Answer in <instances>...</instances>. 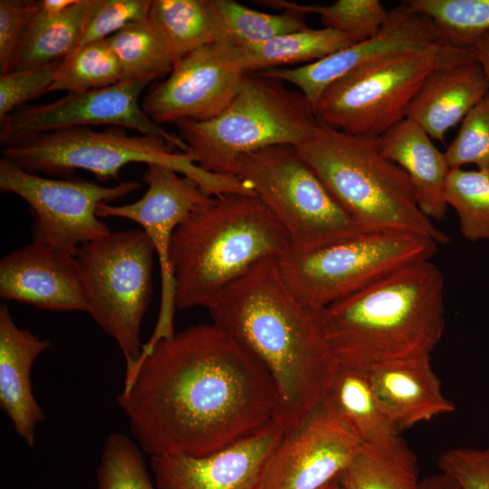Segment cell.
Returning a JSON list of instances; mask_svg holds the SVG:
<instances>
[{
	"mask_svg": "<svg viewBox=\"0 0 489 489\" xmlns=\"http://www.w3.org/2000/svg\"><path fill=\"white\" fill-rule=\"evenodd\" d=\"M37 1H0V75L14 70L15 56Z\"/></svg>",
	"mask_w": 489,
	"mask_h": 489,
	"instance_id": "40",
	"label": "cell"
},
{
	"mask_svg": "<svg viewBox=\"0 0 489 489\" xmlns=\"http://www.w3.org/2000/svg\"><path fill=\"white\" fill-rule=\"evenodd\" d=\"M474 52L489 82V33L479 39L474 47Z\"/></svg>",
	"mask_w": 489,
	"mask_h": 489,
	"instance_id": "42",
	"label": "cell"
},
{
	"mask_svg": "<svg viewBox=\"0 0 489 489\" xmlns=\"http://www.w3.org/2000/svg\"><path fill=\"white\" fill-rule=\"evenodd\" d=\"M408 3L433 24L445 43L474 50L489 33V0H408Z\"/></svg>",
	"mask_w": 489,
	"mask_h": 489,
	"instance_id": "32",
	"label": "cell"
},
{
	"mask_svg": "<svg viewBox=\"0 0 489 489\" xmlns=\"http://www.w3.org/2000/svg\"><path fill=\"white\" fill-rule=\"evenodd\" d=\"M417 489H459V487L450 475L440 472L420 479Z\"/></svg>",
	"mask_w": 489,
	"mask_h": 489,
	"instance_id": "41",
	"label": "cell"
},
{
	"mask_svg": "<svg viewBox=\"0 0 489 489\" xmlns=\"http://www.w3.org/2000/svg\"><path fill=\"white\" fill-rule=\"evenodd\" d=\"M214 43L245 47L309 28L305 15L286 9L269 14L233 0H206Z\"/></svg>",
	"mask_w": 489,
	"mask_h": 489,
	"instance_id": "26",
	"label": "cell"
},
{
	"mask_svg": "<svg viewBox=\"0 0 489 489\" xmlns=\"http://www.w3.org/2000/svg\"><path fill=\"white\" fill-rule=\"evenodd\" d=\"M0 297L41 310L89 312L76 257L34 243L1 258Z\"/></svg>",
	"mask_w": 489,
	"mask_h": 489,
	"instance_id": "19",
	"label": "cell"
},
{
	"mask_svg": "<svg viewBox=\"0 0 489 489\" xmlns=\"http://www.w3.org/2000/svg\"><path fill=\"white\" fill-rule=\"evenodd\" d=\"M59 62L14 69L0 75V120L49 92Z\"/></svg>",
	"mask_w": 489,
	"mask_h": 489,
	"instance_id": "37",
	"label": "cell"
},
{
	"mask_svg": "<svg viewBox=\"0 0 489 489\" xmlns=\"http://www.w3.org/2000/svg\"><path fill=\"white\" fill-rule=\"evenodd\" d=\"M384 158L407 174L417 203L430 220L445 217V186L450 168L429 135L414 121L404 119L377 138Z\"/></svg>",
	"mask_w": 489,
	"mask_h": 489,
	"instance_id": "23",
	"label": "cell"
},
{
	"mask_svg": "<svg viewBox=\"0 0 489 489\" xmlns=\"http://www.w3.org/2000/svg\"><path fill=\"white\" fill-rule=\"evenodd\" d=\"M351 44L348 37L335 30L307 28L262 43L235 47V53L244 73H252L295 62L308 64Z\"/></svg>",
	"mask_w": 489,
	"mask_h": 489,
	"instance_id": "28",
	"label": "cell"
},
{
	"mask_svg": "<svg viewBox=\"0 0 489 489\" xmlns=\"http://www.w3.org/2000/svg\"><path fill=\"white\" fill-rule=\"evenodd\" d=\"M255 2L275 10L291 9L304 14H317L324 27L341 33L352 44L375 36L388 15V11L379 0H337L329 5H303L286 0Z\"/></svg>",
	"mask_w": 489,
	"mask_h": 489,
	"instance_id": "31",
	"label": "cell"
},
{
	"mask_svg": "<svg viewBox=\"0 0 489 489\" xmlns=\"http://www.w3.org/2000/svg\"><path fill=\"white\" fill-rule=\"evenodd\" d=\"M175 149L160 137L129 135L120 127L103 130L75 127L44 132L4 147L2 157L32 173L66 177L82 169L101 181L118 179L120 170L131 163L158 164L194 179L213 197L253 194L251 187L238 177L208 172L188 153Z\"/></svg>",
	"mask_w": 489,
	"mask_h": 489,
	"instance_id": "7",
	"label": "cell"
},
{
	"mask_svg": "<svg viewBox=\"0 0 489 489\" xmlns=\"http://www.w3.org/2000/svg\"><path fill=\"white\" fill-rule=\"evenodd\" d=\"M295 148L361 228L415 234L448 244L449 235L420 210L407 174L382 156L377 138L318 122Z\"/></svg>",
	"mask_w": 489,
	"mask_h": 489,
	"instance_id": "5",
	"label": "cell"
},
{
	"mask_svg": "<svg viewBox=\"0 0 489 489\" xmlns=\"http://www.w3.org/2000/svg\"><path fill=\"white\" fill-rule=\"evenodd\" d=\"M290 249L285 230L255 194L213 197L172 236L176 308L208 310L256 264L278 259Z\"/></svg>",
	"mask_w": 489,
	"mask_h": 489,
	"instance_id": "4",
	"label": "cell"
},
{
	"mask_svg": "<svg viewBox=\"0 0 489 489\" xmlns=\"http://www.w3.org/2000/svg\"><path fill=\"white\" fill-rule=\"evenodd\" d=\"M321 406L363 445L380 444L400 436L383 410L364 370L339 364Z\"/></svg>",
	"mask_w": 489,
	"mask_h": 489,
	"instance_id": "24",
	"label": "cell"
},
{
	"mask_svg": "<svg viewBox=\"0 0 489 489\" xmlns=\"http://www.w3.org/2000/svg\"><path fill=\"white\" fill-rule=\"evenodd\" d=\"M117 400L150 457L224 449L275 421L278 407L266 369L213 321L141 354Z\"/></svg>",
	"mask_w": 489,
	"mask_h": 489,
	"instance_id": "1",
	"label": "cell"
},
{
	"mask_svg": "<svg viewBox=\"0 0 489 489\" xmlns=\"http://www.w3.org/2000/svg\"><path fill=\"white\" fill-rule=\"evenodd\" d=\"M96 2L77 0L54 18L39 17L34 13L22 37L14 70L59 62L72 53L80 45Z\"/></svg>",
	"mask_w": 489,
	"mask_h": 489,
	"instance_id": "25",
	"label": "cell"
},
{
	"mask_svg": "<svg viewBox=\"0 0 489 489\" xmlns=\"http://www.w3.org/2000/svg\"><path fill=\"white\" fill-rule=\"evenodd\" d=\"M437 245L415 234L360 229L312 250L290 249L277 266L298 299L322 310L405 265L431 260Z\"/></svg>",
	"mask_w": 489,
	"mask_h": 489,
	"instance_id": "8",
	"label": "cell"
},
{
	"mask_svg": "<svg viewBox=\"0 0 489 489\" xmlns=\"http://www.w3.org/2000/svg\"><path fill=\"white\" fill-rule=\"evenodd\" d=\"M430 357L395 360L366 370L383 410L398 433L455 411L442 391Z\"/></svg>",
	"mask_w": 489,
	"mask_h": 489,
	"instance_id": "20",
	"label": "cell"
},
{
	"mask_svg": "<svg viewBox=\"0 0 489 489\" xmlns=\"http://www.w3.org/2000/svg\"><path fill=\"white\" fill-rule=\"evenodd\" d=\"M155 255L154 246L141 228L110 231L80 246L75 255L88 313L116 340L126 371L141 356L139 332L152 297Z\"/></svg>",
	"mask_w": 489,
	"mask_h": 489,
	"instance_id": "10",
	"label": "cell"
},
{
	"mask_svg": "<svg viewBox=\"0 0 489 489\" xmlns=\"http://www.w3.org/2000/svg\"><path fill=\"white\" fill-rule=\"evenodd\" d=\"M151 0H97L79 46L103 41L128 24L148 18Z\"/></svg>",
	"mask_w": 489,
	"mask_h": 489,
	"instance_id": "38",
	"label": "cell"
},
{
	"mask_svg": "<svg viewBox=\"0 0 489 489\" xmlns=\"http://www.w3.org/2000/svg\"><path fill=\"white\" fill-rule=\"evenodd\" d=\"M438 467L459 489H489V446L448 449L440 455Z\"/></svg>",
	"mask_w": 489,
	"mask_h": 489,
	"instance_id": "39",
	"label": "cell"
},
{
	"mask_svg": "<svg viewBox=\"0 0 489 489\" xmlns=\"http://www.w3.org/2000/svg\"><path fill=\"white\" fill-rule=\"evenodd\" d=\"M148 17L166 40L176 62L214 43L206 0H151Z\"/></svg>",
	"mask_w": 489,
	"mask_h": 489,
	"instance_id": "30",
	"label": "cell"
},
{
	"mask_svg": "<svg viewBox=\"0 0 489 489\" xmlns=\"http://www.w3.org/2000/svg\"><path fill=\"white\" fill-rule=\"evenodd\" d=\"M363 444L321 405L283 433L259 489H322L350 465Z\"/></svg>",
	"mask_w": 489,
	"mask_h": 489,
	"instance_id": "17",
	"label": "cell"
},
{
	"mask_svg": "<svg viewBox=\"0 0 489 489\" xmlns=\"http://www.w3.org/2000/svg\"><path fill=\"white\" fill-rule=\"evenodd\" d=\"M135 180L115 186L71 177H42L0 158V189L27 203L32 243L76 255L82 244L111 230L97 215L101 204H110L140 187Z\"/></svg>",
	"mask_w": 489,
	"mask_h": 489,
	"instance_id": "12",
	"label": "cell"
},
{
	"mask_svg": "<svg viewBox=\"0 0 489 489\" xmlns=\"http://www.w3.org/2000/svg\"><path fill=\"white\" fill-rule=\"evenodd\" d=\"M244 74L235 47L211 43L177 61L169 76L150 88L141 107L159 125L206 120L226 108Z\"/></svg>",
	"mask_w": 489,
	"mask_h": 489,
	"instance_id": "15",
	"label": "cell"
},
{
	"mask_svg": "<svg viewBox=\"0 0 489 489\" xmlns=\"http://www.w3.org/2000/svg\"><path fill=\"white\" fill-rule=\"evenodd\" d=\"M322 489H343L339 482V479L336 478L333 481H331L330 484H328L326 486H324Z\"/></svg>",
	"mask_w": 489,
	"mask_h": 489,
	"instance_id": "43",
	"label": "cell"
},
{
	"mask_svg": "<svg viewBox=\"0 0 489 489\" xmlns=\"http://www.w3.org/2000/svg\"><path fill=\"white\" fill-rule=\"evenodd\" d=\"M283 433L273 421L251 436L208 455L152 456L155 484L158 489H259Z\"/></svg>",
	"mask_w": 489,
	"mask_h": 489,
	"instance_id": "18",
	"label": "cell"
},
{
	"mask_svg": "<svg viewBox=\"0 0 489 489\" xmlns=\"http://www.w3.org/2000/svg\"><path fill=\"white\" fill-rule=\"evenodd\" d=\"M340 364L360 370L430 357L445 326V283L431 260L405 265L321 310Z\"/></svg>",
	"mask_w": 489,
	"mask_h": 489,
	"instance_id": "3",
	"label": "cell"
},
{
	"mask_svg": "<svg viewBox=\"0 0 489 489\" xmlns=\"http://www.w3.org/2000/svg\"><path fill=\"white\" fill-rule=\"evenodd\" d=\"M489 91V82L476 58L435 70L411 101L406 115L431 139L444 141L446 131Z\"/></svg>",
	"mask_w": 489,
	"mask_h": 489,
	"instance_id": "22",
	"label": "cell"
},
{
	"mask_svg": "<svg viewBox=\"0 0 489 489\" xmlns=\"http://www.w3.org/2000/svg\"><path fill=\"white\" fill-rule=\"evenodd\" d=\"M317 124L312 104L300 91L259 72L244 75L236 94L217 116L175 123L195 162L224 176H236L237 160L244 155L273 146L295 147Z\"/></svg>",
	"mask_w": 489,
	"mask_h": 489,
	"instance_id": "6",
	"label": "cell"
},
{
	"mask_svg": "<svg viewBox=\"0 0 489 489\" xmlns=\"http://www.w3.org/2000/svg\"><path fill=\"white\" fill-rule=\"evenodd\" d=\"M208 311L270 374L278 396L275 421L283 432L301 426L321 405L340 364L321 310L298 299L277 259H267L231 283Z\"/></svg>",
	"mask_w": 489,
	"mask_h": 489,
	"instance_id": "2",
	"label": "cell"
},
{
	"mask_svg": "<svg viewBox=\"0 0 489 489\" xmlns=\"http://www.w3.org/2000/svg\"><path fill=\"white\" fill-rule=\"evenodd\" d=\"M445 47L448 46L430 20L403 1L388 10L387 21L372 38L300 67L274 68L259 73L294 85L314 110L328 86L360 66L400 53Z\"/></svg>",
	"mask_w": 489,
	"mask_h": 489,
	"instance_id": "16",
	"label": "cell"
},
{
	"mask_svg": "<svg viewBox=\"0 0 489 489\" xmlns=\"http://www.w3.org/2000/svg\"><path fill=\"white\" fill-rule=\"evenodd\" d=\"M120 82L118 60L106 39L79 46L61 60L49 92H84Z\"/></svg>",
	"mask_w": 489,
	"mask_h": 489,
	"instance_id": "33",
	"label": "cell"
},
{
	"mask_svg": "<svg viewBox=\"0 0 489 489\" xmlns=\"http://www.w3.org/2000/svg\"><path fill=\"white\" fill-rule=\"evenodd\" d=\"M41 339L14 322L5 303L0 306V407L17 435L33 447L35 427L43 420L31 387V371L35 360L51 349Z\"/></svg>",
	"mask_w": 489,
	"mask_h": 489,
	"instance_id": "21",
	"label": "cell"
},
{
	"mask_svg": "<svg viewBox=\"0 0 489 489\" xmlns=\"http://www.w3.org/2000/svg\"><path fill=\"white\" fill-rule=\"evenodd\" d=\"M445 199L459 220L461 235L468 241H489V174L481 170L450 169Z\"/></svg>",
	"mask_w": 489,
	"mask_h": 489,
	"instance_id": "34",
	"label": "cell"
},
{
	"mask_svg": "<svg viewBox=\"0 0 489 489\" xmlns=\"http://www.w3.org/2000/svg\"><path fill=\"white\" fill-rule=\"evenodd\" d=\"M150 82H120L101 89L68 93L50 103L27 104L0 120V144L4 148L61 129L107 125L160 137L186 152L187 145L178 134L156 123L142 109L139 99Z\"/></svg>",
	"mask_w": 489,
	"mask_h": 489,
	"instance_id": "14",
	"label": "cell"
},
{
	"mask_svg": "<svg viewBox=\"0 0 489 489\" xmlns=\"http://www.w3.org/2000/svg\"><path fill=\"white\" fill-rule=\"evenodd\" d=\"M444 153L450 169L472 164L489 174V91L463 119Z\"/></svg>",
	"mask_w": 489,
	"mask_h": 489,
	"instance_id": "36",
	"label": "cell"
},
{
	"mask_svg": "<svg viewBox=\"0 0 489 489\" xmlns=\"http://www.w3.org/2000/svg\"><path fill=\"white\" fill-rule=\"evenodd\" d=\"M142 180L148 188L139 199L120 206L101 204L97 215L137 223L154 246L159 265L161 296L155 329L142 346V352H146L160 340L175 333V282L170 264L172 236L189 215L213 196L194 179L158 164L147 165Z\"/></svg>",
	"mask_w": 489,
	"mask_h": 489,
	"instance_id": "13",
	"label": "cell"
},
{
	"mask_svg": "<svg viewBox=\"0 0 489 489\" xmlns=\"http://www.w3.org/2000/svg\"><path fill=\"white\" fill-rule=\"evenodd\" d=\"M236 176L279 221L293 251L312 250L363 229L294 146H273L242 156Z\"/></svg>",
	"mask_w": 489,
	"mask_h": 489,
	"instance_id": "11",
	"label": "cell"
},
{
	"mask_svg": "<svg viewBox=\"0 0 489 489\" xmlns=\"http://www.w3.org/2000/svg\"><path fill=\"white\" fill-rule=\"evenodd\" d=\"M338 479L343 489H417L420 482L417 456L400 436L363 445Z\"/></svg>",
	"mask_w": 489,
	"mask_h": 489,
	"instance_id": "27",
	"label": "cell"
},
{
	"mask_svg": "<svg viewBox=\"0 0 489 489\" xmlns=\"http://www.w3.org/2000/svg\"><path fill=\"white\" fill-rule=\"evenodd\" d=\"M107 42L118 60L121 82H153L170 73L176 63L166 40L149 17L128 24Z\"/></svg>",
	"mask_w": 489,
	"mask_h": 489,
	"instance_id": "29",
	"label": "cell"
},
{
	"mask_svg": "<svg viewBox=\"0 0 489 489\" xmlns=\"http://www.w3.org/2000/svg\"><path fill=\"white\" fill-rule=\"evenodd\" d=\"M473 59L474 50L445 47L360 66L327 87L314 108L316 119L331 129L379 138L406 119L411 101L435 70Z\"/></svg>",
	"mask_w": 489,
	"mask_h": 489,
	"instance_id": "9",
	"label": "cell"
},
{
	"mask_svg": "<svg viewBox=\"0 0 489 489\" xmlns=\"http://www.w3.org/2000/svg\"><path fill=\"white\" fill-rule=\"evenodd\" d=\"M141 451L125 434L109 435L97 469V489H158Z\"/></svg>",
	"mask_w": 489,
	"mask_h": 489,
	"instance_id": "35",
	"label": "cell"
}]
</instances>
